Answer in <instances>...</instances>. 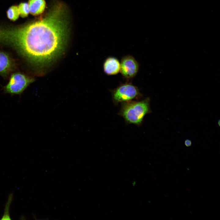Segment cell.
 Returning <instances> with one entry per match:
<instances>
[{
	"label": "cell",
	"mask_w": 220,
	"mask_h": 220,
	"mask_svg": "<svg viewBox=\"0 0 220 220\" xmlns=\"http://www.w3.org/2000/svg\"><path fill=\"white\" fill-rule=\"evenodd\" d=\"M59 7L43 19L24 27L0 28V43L16 50L37 66L51 63L63 52L67 32L64 14Z\"/></svg>",
	"instance_id": "cell-1"
},
{
	"label": "cell",
	"mask_w": 220,
	"mask_h": 220,
	"mask_svg": "<svg viewBox=\"0 0 220 220\" xmlns=\"http://www.w3.org/2000/svg\"><path fill=\"white\" fill-rule=\"evenodd\" d=\"M150 101V98L148 97L141 101L131 100L122 102L118 114L123 117L127 124L139 126L145 116L152 112Z\"/></svg>",
	"instance_id": "cell-2"
},
{
	"label": "cell",
	"mask_w": 220,
	"mask_h": 220,
	"mask_svg": "<svg viewBox=\"0 0 220 220\" xmlns=\"http://www.w3.org/2000/svg\"><path fill=\"white\" fill-rule=\"evenodd\" d=\"M112 101L115 105L137 99L141 95L138 88L130 83L119 86L111 92Z\"/></svg>",
	"instance_id": "cell-3"
},
{
	"label": "cell",
	"mask_w": 220,
	"mask_h": 220,
	"mask_svg": "<svg viewBox=\"0 0 220 220\" xmlns=\"http://www.w3.org/2000/svg\"><path fill=\"white\" fill-rule=\"evenodd\" d=\"M33 80V79L23 73H15L11 76L4 90L6 93L11 94H20Z\"/></svg>",
	"instance_id": "cell-4"
},
{
	"label": "cell",
	"mask_w": 220,
	"mask_h": 220,
	"mask_svg": "<svg viewBox=\"0 0 220 220\" xmlns=\"http://www.w3.org/2000/svg\"><path fill=\"white\" fill-rule=\"evenodd\" d=\"M139 65L133 57L127 55L123 57L120 63V72L124 77L131 78L137 74Z\"/></svg>",
	"instance_id": "cell-5"
},
{
	"label": "cell",
	"mask_w": 220,
	"mask_h": 220,
	"mask_svg": "<svg viewBox=\"0 0 220 220\" xmlns=\"http://www.w3.org/2000/svg\"><path fill=\"white\" fill-rule=\"evenodd\" d=\"M104 71L108 75H115L120 72V62L118 59L110 57L105 60L103 65Z\"/></svg>",
	"instance_id": "cell-6"
},
{
	"label": "cell",
	"mask_w": 220,
	"mask_h": 220,
	"mask_svg": "<svg viewBox=\"0 0 220 220\" xmlns=\"http://www.w3.org/2000/svg\"><path fill=\"white\" fill-rule=\"evenodd\" d=\"M13 66V62L9 54L0 51V75H6L12 69Z\"/></svg>",
	"instance_id": "cell-7"
},
{
	"label": "cell",
	"mask_w": 220,
	"mask_h": 220,
	"mask_svg": "<svg viewBox=\"0 0 220 220\" xmlns=\"http://www.w3.org/2000/svg\"><path fill=\"white\" fill-rule=\"evenodd\" d=\"M28 4L30 13L34 15L42 13L46 6L44 0H29Z\"/></svg>",
	"instance_id": "cell-8"
},
{
	"label": "cell",
	"mask_w": 220,
	"mask_h": 220,
	"mask_svg": "<svg viewBox=\"0 0 220 220\" xmlns=\"http://www.w3.org/2000/svg\"><path fill=\"white\" fill-rule=\"evenodd\" d=\"M8 17L10 20L15 21L19 17L20 15L18 7L13 6L10 7L7 12Z\"/></svg>",
	"instance_id": "cell-9"
},
{
	"label": "cell",
	"mask_w": 220,
	"mask_h": 220,
	"mask_svg": "<svg viewBox=\"0 0 220 220\" xmlns=\"http://www.w3.org/2000/svg\"><path fill=\"white\" fill-rule=\"evenodd\" d=\"M13 199V194L11 193L9 196L8 200L5 205L4 212L1 219H11L9 213V209L10 204Z\"/></svg>",
	"instance_id": "cell-10"
},
{
	"label": "cell",
	"mask_w": 220,
	"mask_h": 220,
	"mask_svg": "<svg viewBox=\"0 0 220 220\" xmlns=\"http://www.w3.org/2000/svg\"><path fill=\"white\" fill-rule=\"evenodd\" d=\"M18 9L20 16L24 17L27 16L29 12L28 4L26 2L21 3L19 6Z\"/></svg>",
	"instance_id": "cell-11"
},
{
	"label": "cell",
	"mask_w": 220,
	"mask_h": 220,
	"mask_svg": "<svg viewBox=\"0 0 220 220\" xmlns=\"http://www.w3.org/2000/svg\"><path fill=\"white\" fill-rule=\"evenodd\" d=\"M184 144L186 147H189L192 145V142L191 140H190L186 139L185 141Z\"/></svg>",
	"instance_id": "cell-12"
},
{
	"label": "cell",
	"mask_w": 220,
	"mask_h": 220,
	"mask_svg": "<svg viewBox=\"0 0 220 220\" xmlns=\"http://www.w3.org/2000/svg\"><path fill=\"white\" fill-rule=\"evenodd\" d=\"M218 124L219 126H220V120H219Z\"/></svg>",
	"instance_id": "cell-13"
}]
</instances>
